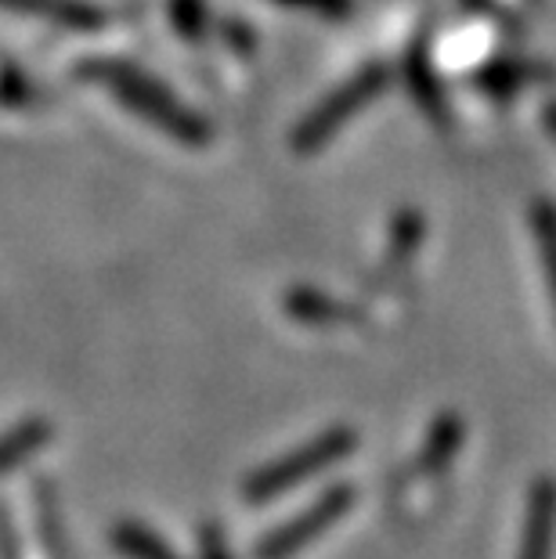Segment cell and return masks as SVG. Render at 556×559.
<instances>
[{"instance_id":"obj_11","label":"cell","mask_w":556,"mask_h":559,"mask_svg":"<svg viewBox=\"0 0 556 559\" xmlns=\"http://www.w3.org/2000/svg\"><path fill=\"white\" fill-rule=\"evenodd\" d=\"M170 11H174V22L185 37H196L199 26H203V0H170Z\"/></svg>"},{"instance_id":"obj_2","label":"cell","mask_w":556,"mask_h":559,"mask_svg":"<svg viewBox=\"0 0 556 559\" xmlns=\"http://www.w3.org/2000/svg\"><path fill=\"white\" fill-rule=\"evenodd\" d=\"M387 87V69L383 66H365L358 76L347 80L343 87H336L307 120L293 130V148L297 152H318L322 145L336 138V130L354 120L376 94H383Z\"/></svg>"},{"instance_id":"obj_10","label":"cell","mask_w":556,"mask_h":559,"mask_svg":"<svg viewBox=\"0 0 556 559\" xmlns=\"http://www.w3.org/2000/svg\"><path fill=\"white\" fill-rule=\"evenodd\" d=\"M286 307L297 318H307V321H347L351 318V307H340V304H333L329 296H322V293H311V289H293L289 296H286Z\"/></svg>"},{"instance_id":"obj_8","label":"cell","mask_w":556,"mask_h":559,"mask_svg":"<svg viewBox=\"0 0 556 559\" xmlns=\"http://www.w3.org/2000/svg\"><path fill=\"white\" fill-rule=\"evenodd\" d=\"M531 224H535L539 260H542V271H546L549 296H553V304H556V206H553V202H535Z\"/></svg>"},{"instance_id":"obj_12","label":"cell","mask_w":556,"mask_h":559,"mask_svg":"<svg viewBox=\"0 0 556 559\" xmlns=\"http://www.w3.org/2000/svg\"><path fill=\"white\" fill-rule=\"evenodd\" d=\"M289 4H300V8H318V11H326V15H340V11L347 8V0H289Z\"/></svg>"},{"instance_id":"obj_6","label":"cell","mask_w":556,"mask_h":559,"mask_svg":"<svg viewBox=\"0 0 556 559\" xmlns=\"http://www.w3.org/2000/svg\"><path fill=\"white\" fill-rule=\"evenodd\" d=\"M409 87H412V98L423 112L430 116L434 123L448 127V105H445V94H441V83H437V73L430 69L427 55H423V47H416L409 58Z\"/></svg>"},{"instance_id":"obj_9","label":"cell","mask_w":556,"mask_h":559,"mask_svg":"<svg viewBox=\"0 0 556 559\" xmlns=\"http://www.w3.org/2000/svg\"><path fill=\"white\" fill-rule=\"evenodd\" d=\"M113 542L120 545L130 559H177L156 534L138 527V523H120V527L113 531Z\"/></svg>"},{"instance_id":"obj_3","label":"cell","mask_w":556,"mask_h":559,"mask_svg":"<svg viewBox=\"0 0 556 559\" xmlns=\"http://www.w3.org/2000/svg\"><path fill=\"white\" fill-rule=\"evenodd\" d=\"M354 448V433L351 430H329L311 444L297 448L293 455L271 462V466L257 469L250 480H246V498L250 502H268L289 487H297L300 480H307L311 473H322L326 466H333L336 459H343Z\"/></svg>"},{"instance_id":"obj_7","label":"cell","mask_w":556,"mask_h":559,"mask_svg":"<svg viewBox=\"0 0 556 559\" xmlns=\"http://www.w3.org/2000/svg\"><path fill=\"white\" fill-rule=\"evenodd\" d=\"M47 440H51V426H47L44 419L19 423L15 430L0 437V473H11L19 462L33 459L47 444Z\"/></svg>"},{"instance_id":"obj_13","label":"cell","mask_w":556,"mask_h":559,"mask_svg":"<svg viewBox=\"0 0 556 559\" xmlns=\"http://www.w3.org/2000/svg\"><path fill=\"white\" fill-rule=\"evenodd\" d=\"M206 559H228V552H224V545L217 538V531L206 534Z\"/></svg>"},{"instance_id":"obj_5","label":"cell","mask_w":556,"mask_h":559,"mask_svg":"<svg viewBox=\"0 0 556 559\" xmlns=\"http://www.w3.org/2000/svg\"><path fill=\"white\" fill-rule=\"evenodd\" d=\"M0 8L8 11H19V15H40L55 26H66V29H102L109 15L91 4V0H0Z\"/></svg>"},{"instance_id":"obj_4","label":"cell","mask_w":556,"mask_h":559,"mask_svg":"<svg viewBox=\"0 0 556 559\" xmlns=\"http://www.w3.org/2000/svg\"><path fill=\"white\" fill-rule=\"evenodd\" d=\"M347 506H351V491H343V487L329 491L326 498H318L311 509H304V516L282 523V527L271 531L268 538L260 542L257 559H289V556H297L304 545L311 542L315 534H322Z\"/></svg>"},{"instance_id":"obj_1","label":"cell","mask_w":556,"mask_h":559,"mask_svg":"<svg viewBox=\"0 0 556 559\" xmlns=\"http://www.w3.org/2000/svg\"><path fill=\"white\" fill-rule=\"evenodd\" d=\"M76 73L91 80L94 87L109 91L130 112H138L141 120L159 127L163 134H170L174 141H181V145H192V148L210 145V127L199 120L177 94H170L156 76L141 73L138 66L116 62V58H91Z\"/></svg>"}]
</instances>
